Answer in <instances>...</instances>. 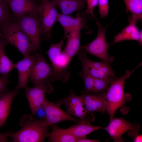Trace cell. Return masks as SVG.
Wrapping results in <instances>:
<instances>
[{"label": "cell", "instance_id": "1", "mask_svg": "<svg viewBox=\"0 0 142 142\" xmlns=\"http://www.w3.org/2000/svg\"><path fill=\"white\" fill-rule=\"evenodd\" d=\"M45 118L33 120L30 114L23 116L19 125L22 127L19 130L10 133L9 137L14 142H42L47 137L48 127L43 126L42 123Z\"/></svg>", "mask_w": 142, "mask_h": 142}, {"label": "cell", "instance_id": "2", "mask_svg": "<svg viewBox=\"0 0 142 142\" xmlns=\"http://www.w3.org/2000/svg\"><path fill=\"white\" fill-rule=\"evenodd\" d=\"M141 65V63L131 71L126 70L125 74L114 81L107 90L106 111L109 114L110 121L114 116L115 113L119 108L125 105L126 102L131 100L130 94L124 92L125 80Z\"/></svg>", "mask_w": 142, "mask_h": 142}, {"label": "cell", "instance_id": "3", "mask_svg": "<svg viewBox=\"0 0 142 142\" xmlns=\"http://www.w3.org/2000/svg\"><path fill=\"white\" fill-rule=\"evenodd\" d=\"M65 39L64 37L56 44L51 43L49 49L46 52L52 69V74L49 79L52 82L61 80L65 83L70 76L69 68L72 59L61 50Z\"/></svg>", "mask_w": 142, "mask_h": 142}, {"label": "cell", "instance_id": "4", "mask_svg": "<svg viewBox=\"0 0 142 142\" xmlns=\"http://www.w3.org/2000/svg\"><path fill=\"white\" fill-rule=\"evenodd\" d=\"M16 18L14 21L25 34L31 42L32 53H37V50L40 48L41 35L40 22L37 12Z\"/></svg>", "mask_w": 142, "mask_h": 142}, {"label": "cell", "instance_id": "5", "mask_svg": "<svg viewBox=\"0 0 142 142\" xmlns=\"http://www.w3.org/2000/svg\"><path fill=\"white\" fill-rule=\"evenodd\" d=\"M1 33L3 36V38L16 48L24 57L32 53L29 40L14 21L8 23Z\"/></svg>", "mask_w": 142, "mask_h": 142}, {"label": "cell", "instance_id": "6", "mask_svg": "<svg viewBox=\"0 0 142 142\" xmlns=\"http://www.w3.org/2000/svg\"><path fill=\"white\" fill-rule=\"evenodd\" d=\"M56 6L52 1L41 0L38 5V13L41 28L40 39L48 40L51 37V31L56 21L58 13Z\"/></svg>", "mask_w": 142, "mask_h": 142}, {"label": "cell", "instance_id": "7", "mask_svg": "<svg viewBox=\"0 0 142 142\" xmlns=\"http://www.w3.org/2000/svg\"><path fill=\"white\" fill-rule=\"evenodd\" d=\"M98 29L96 38L89 43L81 46L90 54L99 58L103 62L110 64L114 61V58L108 54L110 44L107 42L105 36L107 27H102L97 21Z\"/></svg>", "mask_w": 142, "mask_h": 142}, {"label": "cell", "instance_id": "8", "mask_svg": "<svg viewBox=\"0 0 142 142\" xmlns=\"http://www.w3.org/2000/svg\"><path fill=\"white\" fill-rule=\"evenodd\" d=\"M140 127L139 124L131 123L123 118H119L114 116L108 125L103 128L113 139L114 142H124V139L122 137L125 133L131 137L138 134Z\"/></svg>", "mask_w": 142, "mask_h": 142}, {"label": "cell", "instance_id": "9", "mask_svg": "<svg viewBox=\"0 0 142 142\" xmlns=\"http://www.w3.org/2000/svg\"><path fill=\"white\" fill-rule=\"evenodd\" d=\"M25 89L26 96L34 116L46 99L45 94L52 93L54 91L53 87L50 81L48 79L34 85L33 87L27 86Z\"/></svg>", "mask_w": 142, "mask_h": 142}, {"label": "cell", "instance_id": "10", "mask_svg": "<svg viewBox=\"0 0 142 142\" xmlns=\"http://www.w3.org/2000/svg\"><path fill=\"white\" fill-rule=\"evenodd\" d=\"M42 106L45 111V116L42 124L45 127L65 121H70L77 123L82 121L74 117L55 103L49 102L46 99L42 103Z\"/></svg>", "mask_w": 142, "mask_h": 142}, {"label": "cell", "instance_id": "11", "mask_svg": "<svg viewBox=\"0 0 142 142\" xmlns=\"http://www.w3.org/2000/svg\"><path fill=\"white\" fill-rule=\"evenodd\" d=\"M55 103L60 107L63 104L64 105L69 114L81 120L89 121L86 119L87 115L89 113L85 108L82 96H77L72 89L68 96L58 100Z\"/></svg>", "mask_w": 142, "mask_h": 142}, {"label": "cell", "instance_id": "12", "mask_svg": "<svg viewBox=\"0 0 142 142\" xmlns=\"http://www.w3.org/2000/svg\"><path fill=\"white\" fill-rule=\"evenodd\" d=\"M87 53L84 49L80 48L77 54L81 63L82 70L88 73L95 78H107L115 75V72L110 64H106L99 69L93 67L90 63L89 59L87 57Z\"/></svg>", "mask_w": 142, "mask_h": 142}, {"label": "cell", "instance_id": "13", "mask_svg": "<svg viewBox=\"0 0 142 142\" xmlns=\"http://www.w3.org/2000/svg\"><path fill=\"white\" fill-rule=\"evenodd\" d=\"M107 90L98 93H82V96L87 112H98L104 114L106 111Z\"/></svg>", "mask_w": 142, "mask_h": 142}, {"label": "cell", "instance_id": "14", "mask_svg": "<svg viewBox=\"0 0 142 142\" xmlns=\"http://www.w3.org/2000/svg\"><path fill=\"white\" fill-rule=\"evenodd\" d=\"M39 55V53H37L24 57L22 60L15 64V68L18 70V79L16 89L19 90L27 87V83L31 72Z\"/></svg>", "mask_w": 142, "mask_h": 142}, {"label": "cell", "instance_id": "15", "mask_svg": "<svg viewBox=\"0 0 142 142\" xmlns=\"http://www.w3.org/2000/svg\"><path fill=\"white\" fill-rule=\"evenodd\" d=\"M52 73V69L51 65L47 63L42 54H39L38 59L33 66L29 78L31 81L34 85L49 79Z\"/></svg>", "mask_w": 142, "mask_h": 142}, {"label": "cell", "instance_id": "16", "mask_svg": "<svg viewBox=\"0 0 142 142\" xmlns=\"http://www.w3.org/2000/svg\"><path fill=\"white\" fill-rule=\"evenodd\" d=\"M80 12L77 13L75 17L70 14L65 15L58 13L57 21L63 28L65 38L68 34L75 30L86 28L87 19Z\"/></svg>", "mask_w": 142, "mask_h": 142}, {"label": "cell", "instance_id": "17", "mask_svg": "<svg viewBox=\"0 0 142 142\" xmlns=\"http://www.w3.org/2000/svg\"><path fill=\"white\" fill-rule=\"evenodd\" d=\"M13 15L18 18L37 12L38 5L35 0H6Z\"/></svg>", "mask_w": 142, "mask_h": 142}, {"label": "cell", "instance_id": "18", "mask_svg": "<svg viewBox=\"0 0 142 142\" xmlns=\"http://www.w3.org/2000/svg\"><path fill=\"white\" fill-rule=\"evenodd\" d=\"M129 23L117 34L115 35L113 42L115 44L126 40H134L142 44V31H140L136 25V22L129 21Z\"/></svg>", "mask_w": 142, "mask_h": 142}, {"label": "cell", "instance_id": "19", "mask_svg": "<svg viewBox=\"0 0 142 142\" xmlns=\"http://www.w3.org/2000/svg\"><path fill=\"white\" fill-rule=\"evenodd\" d=\"M19 90L7 91L0 97V128L5 123L11 112L12 100L15 96L19 93Z\"/></svg>", "mask_w": 142, "mask_h": 142}, {"label": "cell", "instance_id": "20", "mask_svg": "<svg viewBox=\"0 0 142 142\" xmlns=\"http://www.w3.org/2000/svg\"><path fill=\"white\" fill-rule=\"evenodd\" d=\"M62 14L68 15L83 9L86 5V0H51Z\"/></svg>", "mask_w": 142, "mask_h": 142}, {"label": "cell", "instance_id": "21", "mask_svg": "<svg viewBox=\"0 0 142 142\" xmlns=\"http://www.w3.org/2000/svg\"><path fill=\"white\" fill-rule=\"evenodd\" d=\"M81 29H77L69 33L66 37L67 40L62 50L71 59L77 54L80 48Z\"/></svg>", "mask_w": 142, "mask_h": 142}, {"label": "cell", "instance_id": "22", "mask_svg": "<svg viewBox=\"0 0 142 142\" xmlns=\"http://www.w3.org/2000/svg\"><path fill=\"white\" fill-rule=\"evenodd\" d=\"M101 128L100 126L92 125L90 122L84 120L66 129L78 140L86 138L88 135Z\"/></svg>", "mask_w": 142, "mask_h": 142}, {"label": "cell", "instance_id": "23", "mask_svg": "<svg viewBox=\"0 0 142 142\" xmlns=\"http://www.w3.org/2000/svg\"><path fill=\"white\" fill-rule=\"evenodd\" d=\"M51 126L52 131L48 133L47 137L51 142H75L78 139L75 137L66 129L60 128L55 124Z\"/></svg>", "mask_w": 142, "mask_h": 142}, {"label": "cell", "instance_id": "24", "mask_svg": "<svg viewBox=\"0 0 142 142\" xmlns=\"http://www.w3.org/2000/svg\"><path fill=\"white\" fill-rule=\"evenodd\" d=\"M8 43L5 39L0 38V75L9 74L13 69L15 68L13 64L6 55L4 48Z\"/></svg>", "mask_w": 142, "mask_h": 142}, {"label": "cell", "instance_id": "25", "mask_svg": "<svg viewBox=\"0 0 142 142\" xmlns=\"http://www.w3.org/2000/svg\"><path fill=\"white\" fill-rule=\"evenodd\" d=\"M126 7L127 11L131 15L128 20L137 22L142 19V0H123Z\"/></svg>", "mask_w": 142, "mask_h": 142}, {"label": "cell", "instance_id": "26", "mask_svg": "<svg viewBox=\"0 0 142 142\" xmlns=\"http://www.w3.org/2000/svg\"><path fill=\"white\" fill-rule=\"evenodd\" d=\"M13 18L6 0H0V32Z\"/></svg>", "mask_w": 142, "mask_h": 142}, {"label": "cell", "instance_id": "27", "mask_svg": "<svg viewBox=\"0 0 142 142\" xmlns=\"http://www.w3.org/2000/svg\"><path fill=\"white\" fill-rule=\"evenodd\" d=\"M117 78L115 75L102 78H94L93 89L92 93H98L106 89Z\"/></svg>", "mask_w": 142, "mask_h": 142}, {"label": "cell", "instance_id": "28", "mask_svg": "<svg viewBox=\"0 0 142 142\" xmlns=\"http://www.w3.org/2000/svg\"><path fill=\"white\" fill-rule=\"evenodd\" d=\"M79 75L82 78L84 85V89L82 93H92L94 78L88 73L82 70L80 73Z\"/></svg>", "mask_w": 142, "mask_h": 142}, {"label": "cell", "instance_id": "29", "mask_svg": "<svg viewBox=\"0 0 142 142\" xmlns=\"http://www.w3.org/2000/svg\"><path fill=\"white\" fill-rule=\"evenodd\" d=\"M87 8L86 10L82 14L84 16H89L91 18L95 16L94 13V10L98 5V0H86Z\"/></svg>", "mask_w": 142, "mask_h": 142}, {"label": "cell", "instance_id": "30", "mask_svg": "<svg viewBox=\"0 0 142 142\" xmlns=\"http://www.w3.org/2000/svg\"><path fill=\"white\" fill-rule=\"evenodd\" d=\"M98 5L100 17L102 18H105L109 12V0H98Z\"/></svg>", "mask_w": 142, "mask_h": 142}, {"label": "cell", "instance_id": "31", "mask_svg": "<svg viewBox=\"0 0 142 142\" xmlns=\"http://www.w3.org/2000/svg\"><path fill=\"white\" fill-rule=\"evenodd\" d=\"M9 74L0 75V97L7 91V87L11 82Z\"/></svg>", "mask_w": 142, "mask_h": 142}, {"label": "cell", "instance_id": "32", "mask_svg": "<svg viewBox=\"0 0 142 142\" xmlns=\"http://www.w3.org/2000/svg\"><path fill=\"white\" fill-rule=\"evenodd\" d=\"M10 131H9L4 133H0V142L8 141V139L9 137Z\"/></svg>", "mask_w": 142, "mask_h": 142}, {"label": "cell", "instance_id": "33", "mask_svg": "<svg viewBox=\"0 0 142 142\" xmlns=\"http://www.w3.org/2000/svg\"><path fill=\"white\" fill-rule=\"evenodd\" d=\"M100 140L98 139H87V138H83L77 140V142H99Z\"/></svg>", "mask_w": 142, "mask_h": 142}, {"label": "cell", "instance_id": "34", "mask_svg": "<svg viewBox=\"0 0 142 142\" xmlns=\"http://www.w3.org/2000/svg\"><path fill=\"white\" fill-rule=\"evenodd\" d=\"M135 137L134 140V142H142V135L137 134Z\"/></svg>", "mask_w": 142, "mask_h": 142}, {"label": "cell", "instance_id": "35", "mask_svg": "<svg viewBox=\"0 0 142 142\" xmlns=\"http://www.w3.org/2000/svg\"><path fill=\"white\" fill-rule=\"evenodd\" d=\"M0 37H1V38H3V35L0 32Z\"/></svg>", "mask_w": 142, "mask_h": 142}, {"label": "cell", "instance_id": "36", "mask_svg": "<svg viewBox=\"0 0 142 142\" xmlns=\"http://www.w3.org/2000/svg\"></svg>", "mask_w": 142, "mask_h": 142}]
</instances>
